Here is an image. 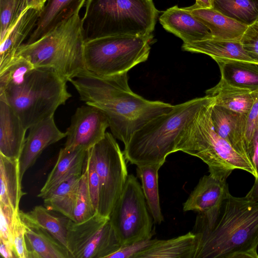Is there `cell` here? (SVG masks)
Returning <instances> with one entry per match:
<instances>
[{"label":"cell","mask_w":258,"mask_h":258,"mask_svg":"<svg viewBox=\"0 0 258 258\" xmlns=\"http://www.w3.org/2000/svg\"><path fill=\"white\" fill-rule=\"evenodd\" d=\"M69 82L82 101L104 112L113 136L124 146L147 122L169 112L174 106L148 100L133 92L128 84L127 73L102 77L86 69Z\"/></svg>","instance_id":"obj_1"},{"label":"cell","mask_w":258,"mask_h":258,"mask_svg":"<svg viewBox=\"0 0 258 258\" xmlns=\"http://www.w3.org/2000/svg\"><path fill=\"white\" fill-rule=\"evenodd\" d=\"M195 227V258H258V202L229 192L211 214H199Z\"/></svg>","instance_id":"obj_2"},{"label":"cell","mask_w":258,"mask_h":258,"mask_svg":"<svg viewBox=\"0 0 258 258\" xmlns=\"http://www.w3.org/2000/svg\"><path fill=\"white\" fill-rule=\"evenodd\" d=\"M209 99L206 95L174 105L169 112L147 122L124 146L125 159L137 166L163 164L168 155L176 152L184 128Z\"/></svg>","instance_id":"obj_3"},{"label":"cell","mask_w":258,"mask_h":258,"mask_svg":"<svg viewBox=\"0 0 258 258\" xmlns=\"http://www.w3.org/2000/svg\"><path fill=\"white\" fill-rule=\"evenodd\" d=\"M213 102L210 97L187 124L179 138L175 152L182 151L201 159L208 165L210 174L221 181H226L235 169L244 170L256 178L251 163L215 131L211 116Z\"/></svg>","instance_id":"obj_4"},{"label":"cell","mask_w":258,"mask_h":258,"mask_svg":"<svg viewBox=\"0 0 258 258\" xmlns=\"http://www.w3.org/2000/svg\"><path fill=\"white\" fill-rule=\"evenodd\" d=\"M158 16L152 0H87L82 19L84 38L150 35Z\"/></svg>","instance_id":"obj_5"},{"label":"cell","mask_w":258,"mask_h":258,"mask_svg":"<svg viewBox=\"0 0 258 258\" xmlns=\"http://www.w3.org/2000/svg\"><path fill=\"white\" fill-rule=\"evenodd\" d=\"M85 43L82 19L76 14L37 41L23 44L16 55L34 68L52 70L69 82L86 70Z\"/></svg>","instance_id":"obj_6"},{"label":"cell","mask_w":258,"mask_h":258,"mask_svg":"<svg viewBox=\"0 0 258 258\" xmlns=\"http://www.w3.org/2000/svg\"><path fill=\"white\" fill-rule=\"evenodd\" d=\"M67 82L52 70L34 68L21 84L0 92V100L12 108L27 130L53 116L72 97Z\"/></svg>","instance_id":"obj_7"},{"label":"cell","mask_w":258,"mask_h":258,"mask_svg":"<svg viewBox=\"0 0 258 258\" xmlns=\"http://www.w3.org/2000/svg\"><path fill=\"white\" fill-rule=\"evenodd\" d=\"M152 34L116 35L85 41L84 61L88 71L102 77L120 75L148 58Z\"/></svg>","instance_id":"obj_8"},{"label":"cell","mask_w":258,"mask_h":258,"mask_svg":"<svg viewBox=\"0 0 258 258\" xmlns=\"http://www.w3.org/2000/svg\"><path fill=\"white\" fill-rule=\"evenodd\" d=\"M109 221L121 246L152 237V220L142 186L134 175H128Z\"/></svg>","instance_id":"obj_9"},{"label":"cell","mask_w":258,"mask_h":258,"mask_svg":"<svg viewBox=\"0 0 258 258\" xmlns=\"http://www.w3.org/2000/svg\"><path fill=\"white\" fill-rule=\"evenodd\" d=\"M90 149L99 179L98 213L109 217L128 176L126 159L114 136L108 132Z\"/></svg>","instance_id":"obj_10"},{"label":"cell","mask_w":258,"mask_h":258,"mask_svg":"<svg viewBox=\"0 0 258 258\" xmlns=\"http://www.w3.org/2000/svg\"><path fill=\"white\" fill-rule=\"evenodd\" d=\"M66 227L71 258H107L121 246L109 217L98 212L82 222L68 218Z\"/></svg>","instance_id":"obj_11"},{"label":"cell","mask_w":258,"mask_h":258,"mask_svg":"<svg viewBox=\"0 0 258 258\" xmlns=\"http://www.w3.org/2000/svg\"><path fill=\"white\" fill-rule=\"evenodd\" d=\"M109 127L108 118L99 108L86 104L77 108L66 131L64 147L88 150L105 136Z\"/></svg>","instance_id":"obj_12"},{"label":"cell","mask_w":258,"mask_h":258,"mask_svg":"<svg viewBox=\"0 0 258 258\" xmlns=\"http://www.w3.org/2000/svg\"><path fill=\"white\" fill-rule=\"evenodd\" d=\"M66 136V133L61 132L57 127L53 116L31 127L19 159L21 179L22 180L25 172L35 164L45 149Z\"/></svg>","instance_id":"obj_13"},{"label":"cell","mask_w":258,"mask_h":258,"mask_svg":"<svg viewBox=\"0 0 258 258\" xmlns=\"http://www.w3.org/2000/svg\"><path fill=\"white\" fill-rule=\"evenodd\" d=\"M159 21L164 29L183 43L213 38L208 28L185 8L176 5L167 9L160 16Z\"/></svg>","instance_id":"obj_14"},{"label":"cell","mask_w":258,"mask_h":258,"mask_svg":"<svg viewBox=\"0 0 258 258\" xmlns=\"http://www.w3.org/2000/svg\"><path fill=\"white\" fill-rule=\"evenodd\" d=\"M211 116L218 134L250 162L244 139L247 115L216 105L214 101Z\"/></svg>","instance_id":"obj_15"},{"label":"cell","mask_w":258,"mask_h":258,"mask_svg":"<svg viewBox=\"0 0 258 258\" xmlns=\"http://www.w3.org/2000/svg\"><path fill=\"white\" fill-rule=\"evenodd\" d=\"M229 192L226 182L210 174L203 176L183 204V210L197 211L204 216L213 213Z\"/></svg>","instance_id":"obj_16"},{"label":"cell","mask_w":258,"mask_h":258,"mask_svg":"<svg viewBox=\"0 0 258 258\" xmlns=\"http://www.w3.org/2000/svg\"><path fill=\"white\" fill-rule=\"evenodd\" d=\"M86 0H47L40 11L35 29L25 43L39 39L79 12Z\"/></svg>","instance_id":"obj_17"},{"label":"cell","mask_w":258,"mask_h":258,"mask_svg":"<svg viewBox=\"0 0 258 258\" xmlns=\"http://www.w3.org/2000/svg\"><path fill=\"white\" fill-rule=\"evenodd\" d=\"M27 130L12 108L0 100V154L19 159L25 141Z\"/></svg>","instance_id":"obj_18"},{"label":"cell","mask_w":258,"mask_h":258,"mask_svg":"<svg viewBox=\"0 0 258 258\" xmlns=\"http://www.w3.org/2000/svg\"><path fill=\"white\" fill-rule=\"evenodd\" d=\"M197 245V235L193 232L168 239H153L135 258H195Z\"/></svg>","instance_id":"obj_19"},{"label":"cell","mask_w":258,"mask_h":258,"mask_svg":"<svg viewBox=\"0 0 258 258\" xmlns=\"http://www.w3.org/2000/svg\"><path fill=\"white\" fill-rule=\"evenodd\" d=\"M185 9L208 28L214 39L240 40L248 27L212 8H202L194 5Z\"/></svg>","instance_id":"obj_20"},{"label":"cell","mask_w":258,"mask_h":258,"mask_svg":"<svg viewBox=\"0 0 258 258\" xmlns=\"http://www.w3.org/2000/svg\"><path fill=\"white\" fill-rule=\"evenodd\" d=\"M87 151L81 148H61L53 168L37 196L43 199L60 182L72 175L82 172Z\"/></svg>","instance_id":"obj_21"},{"label":"cell","mask_w":258,"mask_h":258,"mask_svg":"<svg viewBox=\"0 0 258 258\" xmlns=\"http://www.w3.org/2000/svg\"><path fill=\"white\" fill-rule=\"evenodd\" d=\"M40 11L28 8L0 43V72L3 71L16 56L23 42L35 28Z\"/></svg>","instance_id":"obj_22"},{"label":"cell","mask_w":258,"mask_h":258,"mask_svg":"<svg viewBox=\"0 0 258 258\" xmlns=\"http://www.w3.org/2000/svg\"><path fill=\"white\" fill-rule=\"evenodd\" d=\"M181 48L184 51L207 54L215 60H234L255 63L245 52L239 40L213 38L183 43Z\"/></svg>","instance_id":"obj_23"},{"label":"cell","mask_w":258,"mask_h":258,"mask_svg":"<svg viewBox=\"0 0 258 258\" xmlns=\"http://www.w3.org/2000/svg\"><path fill=\"white\" fill-rule=\"evenodd\" d=\"M206 94L213 98L215 104L247 115L258 91L237 88L220 80L216 86L206 90Z\"/></svg>","instance_id":"obj_24"},{"label":"cell","mask_w":258,"mask_h":258,"mask_svg":"<svg viewBox=\"0 0 258 258\" xmlns=\"http://www.w3.org/2000/svg\"><path fill=\"white\" fill-rule=\"evenodd\" d=\"M23 223L28 258H71L68 249L47 231Z\"/></svg>","instance_id":"obj_25"},{"label":"cell","mask_w":258,"mask_h":258,"mask_svg":"<svg viewBox=\"0 0 258 258\" xmlns=\"http://www.w3.org/2000/svg\"><path fill=\"white\" fill-rule=\"evenodd\" d=\"M19 161L0 154V204L19 211L21 198L26 193L22 189Z\"/></svg>","instance_id":"obj_26"},{"label":"cell","mask_w":258,"mask_h":258,"mask_svg":"<svg viewBox=\"0 0 258 258\" xmlns=\"http://www.w3.org/2000/svg\"><path fill=\"white\" fill-rule=\"evenodd\" d=\"M215 61L220 69V80L237 88L258 91L257 64L234 60Z\"/></svg>","instance_id":"obj_27"},{"label":"cell","mask_w":258,"mask_h":258,"mask_svg":"<svg viewBox=\"0 0 258 258\" xmlns=\"http://www.w3.org/2000/svg\"><path fill=\"white\" fill-rule=\"evenodd\" d=\"M82 173L72 175L50 191L43 199L45 207L49 210L61 213L74 221V209Z\"/></svg>","instance_id":"obj_28"},{"label":"cell","mask_w":258,"mask_h":258,"mask_svg":"<svg viewBox=\"0 0 258 258\" xmlns=\"http://www.w3.org/2000/svg\"><path fill=\"white\" fill-rule=\"evenodd\" d=\"M19 213L23 223L45 230L67 248L68 218L55 216L42 206H36L27 213L20 210Z\"/></svg>","instance_id":"obj_29"},{"label":"cell","mask_w":258,"mask_h":258,"mask_svg":"<svg viewBox=\"0 0 258 258\" xmlns=\"http://www.w3.org/2000/svg\"><path fill=\"white\" fill-rule=\"evenodd\" d=\"M162 164L138 166L137 172L142 182V190L154 221H164L161 212L158 188V171Z\"/></svg>","instance_id":"obj_30"},{"label":"cell","mask_w":258,"mask_h":258,"mask_svg":"<svg viewBox=\"0 0 258 258\" xmlns=\"http://www.w3.org/2000/svg\"><path fill=\"white\" fill-rule=\"evenodd\" d=\"M212 8L247 26L258 20V0H213Z\"/></svg>","instance_id":"obj_31"},{"label":"cell","mask_w":258,"mask_h":258,"mask_svg":"<svg viewBox=\"0 0 258 258\" xmlns=\"http://www.w3.org/2000/svg\"><path fill=\"white\" fill-rule=\"evenodd\" d=\"M34 69L28 60L16 55L9 64L0 72V92L9 87L21 84Z\"/></svg>","instance_id":"obj_32"},{"label":"cell","mask_w":258,"mask_h":258,"mask_svg":"<svg viewBox=\"0 0 258 258\" xmlns=\"http://www.w3.org/2000/svg\"><path fill=\"white\" fill-rule=\"evenodd\" d=\"M28 8L27 0H0V43Z\"/></svg>","instance_id":"obj_33"},{"label":"cell","mask_w":258,"mask_h":258,"mask_svg":"<svg viewBox=\"0 0 258 258\" xmlns=\"http://www.w3.org/2000/svg\"><path fill=\"white\" fill-rule=\"evenodd\" d=\"M97 212L93 206L90 195L87 171L83 167L79 180L74 213V221L77 223L84 222Z\"/></svg>","instance_id":"obj_34"},{"label":"cell","mask_w":258,"mask_h":258,"mask_svg":"<svg viewBox=\"0 0 258 258\" xmlns=\"http://www.w3.org/2000/svg\"><path fill=\"white\" fill-rule=\"evenodd\" d=\"M84 167L87 171L88 182L93 206L98 212L99 200V179L91 150L87 151Z\"/></svg>","instance_id":"obj_35"},{"label":"cell","mask_w":258,"mask_h":258,"mask_svg":"<svg viewBox=\"0 0 258 258\" xmlns=\"http://www.w3.org/2000/svg\"><path fill=\"white\" fill-rule=\"evenodd\" d=\"M240 42L248 56L258 64V22L248 26Z\"/></svg>","instance_id":"obj_36"},{"label":"cell","mask_w":258,"mask_h":258,"mask_svg":"<svg viewBox=\"0 0 258 258\" xmlns=\"http://www.w3.org/2000/svg\"><path fill=\"white\" fill-rule=\"evenodd\" d=\"M258 128V95L246 116L244 139L249 159L252 163V146L255 133Z\"/></svg>","instance_id":"obj_37"},{"label":"cell","mask_w":258,"mask_h":258,"mask_svg":"<svg viewBox=\"0 0 258 258\" xmlns=\"http://www.w3.org/2000/svg\"><path fill=\"white\" fill-rule=\"evenodd\" d=\"M20 210L15 212L13 222L14 243L18 258H28L25 237V228L20 216Z\"/></svg>","instance_id":"obj_38"},{"label":"cell","mask_w":258,"mask_h":258,"mask_svg":"<svg viewBox=\"0 0 258 258\" xmlns=\"http://www.w3.org/2000/svg\"><path fill=\"white\" fill-rule=\"evenodd\" d=\"M0 239L14 243L13 229L15 212L12 207L0 204Z\"/></svg>","instance_id":"obj_39"},{"label":"cell","mask_w":258,"mask_h":258,"mask_svg":"<svg viewBox=\"0 0 258 258\" xmlns=\"http://www.w3.org/2000/svg\"><path fill=\"white\" fill-rule=\"evenodd\" d=\"M152 237L121 246L107 258H135L136 255L147 247L152 242Z\"/></svg>","instance_id":"obj_40"},{"label":"cell","mask_w":258,"mask_h":258,"mask_svg":"<svg viewBox=\"0 0 258 258\" xmlns=\"http://www.w3.org/2000/svg\"><path fill=\"white\" fill-rule=\"evenodd\" d=\"M0 253L4 258H18L13 243L0 239Z\"/></svg>","instance_id":"obj_41"},{"label":"cell","mask_w":258,"mask_h":258,"mask_svg":"<svg viewBox=\"0 0 258 258\" xmlns=\"http://www.w3.org/2000/svg\"><path fill=\"white\" fill-rule=\"evenodd\" d=\"M252 164L258 176V128L253 139L252 146Z\"/></svg>","instance_id":"obj_42"},{"label":"cell","mask_w":258,"mask_h":258,"mask_svg":"<svg viewBox=\"0 0 258 258\" xmlns=\"http://www.w3.org/2000/svg\"><path fill=\"white\" fill-rule=\"evenodd\" d=\"M245 197L254 202H258V176L255 178L254 183Z\"/></svg>","instance_id":"obj_43"},{"label":"cell","mask_w":258,"mask_h":258,"mask_svg":"<svg viewBox=\"0 0 258 258\" xmlns=\"http://www.w3.org/2000/svg\"><path fill=\"white\" fill-rule=\"evenodd\" d=\"M28 8H33L41 10L44 4L43 0H27Z\"/></svg>","instance_id":"obj_44"},{"label":"cell","mask_w":258,"mask_h":258,"mask_svg":"<svg viewBox=\"0 0 258 258\" xmlns=\"http://www.w3.org/2000/svg\"><path fill=\"white\" fill-rule=\"evenodd\" d=\"M213 0H196L194 4L197 6L202 8H212Z\"/></svg>","instance_id":"obj_45"},{"label":"cell","mask_w":258,"mask_h":258,"mask_svg":"<svg viewBox=\"0 0 258 258\" xmlns=\"http://www.w3.org/2000/svg\"><path fill=\"white\" fill-rule=\"evenodd\" d=\"M47 0H43V2L44 3V5L45 3L47 2Z\"/></svg>","instance_id":"obj_46"},{"label":"cell","mask_w":258,"mask_h":258,"mask_svg":"<svg viewBox=\"0 0 258 258\" xmlns=\"http://www.w3.org/2000/svg\"><path fill=\"white\" fill-rule=\"evenodd\" d=\"M257 22H258V20H257Z\"/></svg>","instance_id":"obj_47"}]
</instances>
